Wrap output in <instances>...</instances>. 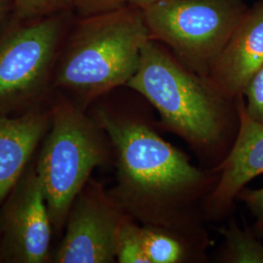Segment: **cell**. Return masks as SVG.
I'll list each match as a JSON object with an SVG mask.
<instances>
[{"mask_svg": "<svg viewBox=\"0 0 263 263\" xmlns=\"http://www.w3.org/2000/svg\"><path fill=\"white\" fill-rule=\"evenodd\" d=\"M96 121L116 153L112 197L132 216L165 224L168 210L202 184L203 173L145 123L104 109L98 110Z\"/></svg>", "mask_w": 263, "mask_h": 263, "instance_id": "obj_1", "label": "cell"}, {"mask_svg": "<svg viewBox=\"0 0 263 263\" xmlns=\"http://www.w3.org/2000/svg\"><path fill=\"white\" fill-rule=\"evenodd\" d=\"M152 39L142 10L131 5L74 21L57 62L54 88L82 104L127 85Z\"/></svg>", "mask_w": 263, "mask_h": 263, "instance_id": "obj_2", "label": "cell"}, {"mask_svg": "<svg viewBox=\"0 0 263 263\" xmlns=\"http://www.w3.org/2000/svg\"><path fill=\"white\" fill-rule=\"evenodd\" d=\"M127 86L159 111L162 124L196 148L222 140L229 100L214 83L184 66L161 43L151 39L142 48L139 67Z\"/></svg>", "mask_w": 263, "mask_h": 263, "instance_id": "obj_3", "label": "cell"}, {"mask_svg": "<svg viewBox=\"0 0 263 263\" xmlns=\"http://www.w3.org/2000/svg\"><path fill=\"white\" fill-rule=\"evenodd\" d=\"M104 132L69 99H58L35 165L53 228L66 226L77 195L107 159Z\"/></svg>", "mask_w": 263, "mask_h": 263, "instance_id": "obj_4", "label": "cell"}, {"mask_svg": "<svg viewBox=\"0 0 263 263\" xmlns=\"http://www.w3.org/2000/svg\"><path fill=\"white\" fill-rule=\"evenodd\" d=\"M74 11L12 19L0 32V114L30 109L54 88L57 62Z\"/></svg>", "mask_w": 263, "mask_h": 263, "instance_id": "obj_5", "label": "cell"}, {"mask_svg": "<svg viewBox=\"0 0 263 263\" xmlns=\"http://www.w3.org/2000/svg\"><path fill=\"white\" fill-rule=\"evenodd\" d=\"M246 11L242 0H159L142 10L151 38L206 77Z\"/></svg>", "mask_w": 263, "mask_h": 263, "instance_id": "obj_6", "label": "cell"}, {"mask_svg": "<svg viewBox=\"0 0 263 263\" xmlns=\"http://www.w3.org/2000/svg\"><path fill=\"white\" fill-rule=\"evenodd\" d=\"M124 212L101 184L89 179L70 208L66 233L53 255V261L114 262Z\"/></svg>", "mask_w": 263, "mask_h": 263, "instance_id": "obj_7", "label": "cell"}, {"mask_svg": "<svg viewBox=\"0 0 263 263\" xmlns=\"http://www.w3.org/2000/svg\"><path fill=\"white\" fill-rule=\"evenodd\" d=\"M3 205L0 214L1 260L47 261L53 224L35 165H28Z\"/></svg>", "mask_w": 263, "mask_h": 263, "instance_id": "obj_8", "label": "cell"}, {"mask_svg": "<svg viewBox=\"0 0 263 263\" xmlns=\"http://www.w3.org/2000/svg\"><path fill=\"white\" fill-rule=\"evenodd\" d=\"M263 66V0L247 9L226 46L210 67L208 78L226 98L236 101Z\"/></svg>", "mask_w": 263, "mask_h": 263, "instance_id": "obj_9", "label": "cell"}, {"mask_svg": "<svg viewBox=\"0 0 263 263\" xmlns=\"http://www.w3.org/2000/svg\"><path fill=\"white\" fill-rule=\"evenodd\" d=\"M236 104L239 124L235 141L218 167L219 181L210 197V208L215 214L224 213L239 192L263 174V123L247 114L243 96Z\"/></svg>", "mask_w": 263, "mask_h": 263, "instance_id": "obj_10", "label": "cell"}, {"mask_svg": "<svg viewBox=\"0 0 263 263\" xmlns=\"http://www.w3.org/2000/svg\"><path fill=\"white\" fill-rule=\"evenodd\" d=\"M51 125V110L39 106L16 117L0 114V205L29 165Z\"/></svg>", "mask_w": 263, "mask_h": 263, "instance_id": "obj_11", "label": "cell"}, {"mask_svg": "<svg viewBox=\"0 0 263 263\" xmlns=\"http://www.w3.org/2000/svg\"><path fill=\"white\" fill-rule=\"evenodd\" d=\"M221 233L226 239L224 262L263 263V245L250 228L242 229L232 222Z\"/></svg>", "mask_w": 263, "mask_h": 263, "instance_id": "obj_12", "label": "cell"}, {"mask_svg": "<svg viewBox=\"0 0 263 263\" xmlns=\"http://www.w3.org/2000/svg\"><path fill=\"white\" fill-rule=\"evenodd\" d=\"M143 250L149 263L180 262L184 257V248L177 238L157 226L141 227Z\"/></svg>", "mask_w": 263, "mask_h": 263, "instance_id": "obj_13", "label": "cell"}, {"mask_svg": "<svg viewBox=\"0 0 263 263\" xmlns=\"http://www.w3.org/2000/svg\"><path fill=\"white\" fill-rule=\"evenodd\" d=\"M116 260L120 263H149L141 238V227L124 215L116 241Z\"/></svg>", "mask_w": 263, "mask_h": 263, "instance_id": "obj_14", "label": "cell"}, {"mask_svg": "<svg viewBox=\"0 0 263 263\" xmlns=\"http://www.w3.org/2000/svg\"><path fill=\"white\" fill-rule=\"evenodd\" d=\"M66 11H74L72 0H14L12 19L29 21Z\"/></svg>", "mask_w": 263, "mask_h": 263, "instance_id": "obj_15", "label": "cell"}, {"mask_svg": "<svg viewBox=\"0 0 263 263\" xmlns=\"http://www.w3.org/2000/svg\"><path fill=\"white\" fill-rule=\"evenodd\" d=\"M244 95L247 98L245 104L247 114L255 121L263 123V66L246 86Z\"/></svg>", "mask_w": 263, "mask_h": 263, "instance_id": "obj_16", "label": "cell"}, {"mask_svg": "<svg viewBox=\"0 0 263 263\" xmlns=\"http://www.w3.org/2000/svg\"><path fill=\"white\" fill-rule=\"evenodd\" d=\"M78 18H87L121 9L129 5L127 0H72Z\"/></svg>", "mask_w": 263, "mask_h": 263, "instance_id": "obj_17", "label": "cell"}, {"mask_svg": "<svg viewBox=\"0 0 263 263\" xmlns=\"http://www.w3.org/2000/svg\"><path fill=\"white\" fill-rule=\"evenodd\" d=\"M237 198L244 202L255 218L254 233L263 239V188L247 189L243 188Z\"/></svg>", "mask_w": 263, "mask_h": 263, "instance_id": "obj_18", "label": "cell"}, {"mask_svg": "<svg viewBox=\"0 0 263 263\" xmlns=\"http://www.w3.org/2000/svg\"><path fill=\"white\" fill-rule=\"evenodd\" d=\"M14 0H0V32L13 18Z\"/></svg>", "mask_w": 263, "mask_h": 263, "instance_id": "obj_19", "label": "cell"}, {"mask_svg": "<svg viewBox=\"0 0 263 263\" xmlns=\"http://www.w3.org/2000/svg\"><path fill=\"white\" fill-rule=\"evenodd\" d=\"M127 1H128L129 5L143 10L145 9L146 7L151 6L152 4H154L155 2L159 1V0H127Z\"/></svg>", "mask_w": 263, "mask_h": 263, "instance_id": "obj_20", "label": "cell"}, {"mask_svg": "<svg viewBox=\"0 0 263 263\" xmlns=\"http://www.w3.org/2000/svg\"><path fill=\"white\" fill-rule=\"evenodd\" d=\"M0 261H1V256H0Z\"/></svg>", "mask_w": 263, "mask_h": 263, "instance_id": "obj_21", "label": "cell"}]
</instances>
